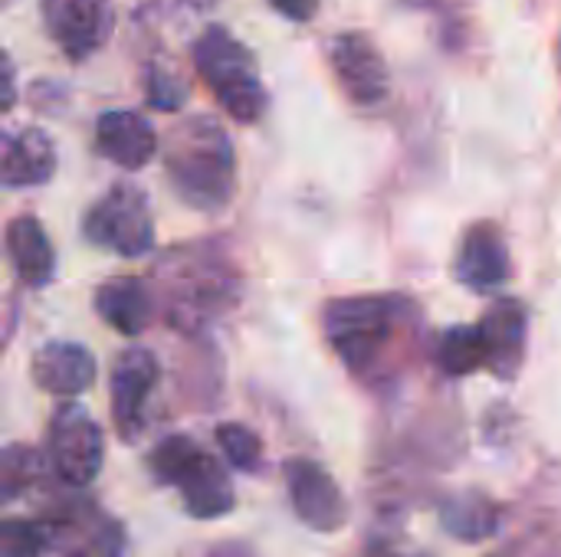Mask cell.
Wrapping results in <instances>:
<instances>
[{"mask_svg":"<svg viewBox=\"0 0 561 557\" xmlns=\"http://www.w3.org/2000/svg\"><path fill=\"white\" fill-rule=\"evenodd\" d=\"M56 171V148L39 128L0 131V184L3 187H39Z\"/></svg>","mask_w":561,"mask_h":557,"instance_id":"obj_10","label":"cell"},{"mask_svg":"<svg viewBox=\"0 0 561 557\" xmlns=\"http://www.w3.org/2000/svg\"><path fill=\"white\" fill-rule=\"evenodd\" d=\"M39 476V456L26 446H7L0 450V506L23 496V489L33 486Z\"/></svg>","mask_w":561,"mask_h":557,"instance_id":"obj_20","label":"cell"},{"mask_svg":"<svg viewBox=\"0 0 561 557\" xmlns=\"http://www.w3.org/2000/svg\"><path fill=\"white\" fill-rule=\"evenodd\" d=\"M329 62L345 95L358 105H378L388 95V66L365 33H339L329 43Z\"/></svg>","mask_w":561,"mask_h":557,"instance_id":"obj_7","label":"cell"},{"mask_svg":"<svg viewBox=\"0 0 561 557\" xmlns=\"http://www.w3.org/2000/svg\"><path fill=\"white\" fill-rule=\"evenodd\" d=\"M7 250L20 272V279L33 289L46 286L56 269V256L49 246V236L36 217H16L7 227Z\"/></svg>","mask_w":561,"mask_h":557,"instance_id":"obj_17","label":"cell"},{"mask_svg":"<svg viewBox=\"0 0 561 557\" xmlns=\"http://www.w3.org/2000/svg\"><path fill=\"white\" fill-rule=\"evenodd\" d=\"M394 328V305L381 295H348L325 309V338L335 355L352 368L365 371L375 364Z\"/></svg>","mask_w":561,"mask_h":557,"instance_id":"obj_3","label":"cell"},{"mask_svg":"<svg viewBox=\"0 0 561 557\" xmlns=\"http://www.w3.org/2000/svg\"><path fill=\"white\" fill-rule=\"evenodd\" d=\"M158 384V361L145 348H128L112 368V420L122 440H135L145 423V404Z\"/></svg>","mask_w":561,"mask_h":557,"instance_id":"obj_9","label":"cell"},{"mask_svg":"<svg viewBox=\"0 0 561 557\" xmlns=\"http://www.w3.org/2000/svg\"><path fill=\"white\" fill-rule=\"evenodd\" d=\"M16 102V79H13V62L0 49V115H7Z\"/></svg>","mask_w":561,"mask_h":557,"instance_id":"obj_25","label":"cell"},{"mask_svg":"<svg viewBox=\"0 0 561 557\" xmlns=\"http://www.w3.org/2000/svg\"><path fill=\"white\" fill-rule=\"evenodd\" d=\"M440 364L447 374H470L486 364L480 328H450L440 341Z\"/></svg>","mask_w":561,"mask_h":557,"instance_id":"obj_19","label":"cell"},{"mask_svg":"<svg viewBox=\"0 0 561 557\" xmlns=\"http://www.w3.org/2000/svg\"><path fill=\"white\" fill-rule=\"evenodd\" d=\"M46 552V535L23 519L0 522V557H39Z\"/></svg>","mask_w":561,"mask_h":557,"instance_id":"obj_22","label":"cell"},{"mask_svg":"<svg viewBox=\"0 0 561 557\" xmlns=\"http://www.w3.org/2000/svg\"><path fill=\"white\" fill-rule=\"evenodd\" d=\"M270 3H273V10H279L283 16H289L296 23L312 20L316 10H319V0H270Z\"/></svg>","mask_w":561,"mask_h":557,"instance_id":"obj_26","label":"cell"},{"mask_svg":"<svg viewBox=\"0 0 561 557\" xmlns=\"http://www.w3.org/2000/svg\"><path fill=\"white\" fill-rule=\"evenodd\" d=\"M46 23L69 59H85L112 36L115 7L112 0H46Z\"/></svg>","mask_w":561,"mask_h":557,"instance_id":"obj_6","label":"cell"},{"mask_svg":"<svg viewBox=\"0 0 561 557\" xmlns=\"http://www.w3.org/2000/svg\"><path fill=\"white\" fill-rule=\"evenodd\" d=\"M194 66L217 102L237 121H256L266 108V92L250 49L224 26H210L194 43Z\"/></svg>","mask_w":561,"mask_h":557,"instance_id":"obj_2","label":"cell"},{"mask_svg":"<svg viewBox=\"0 0 561 557\" xmlns=\"http://www.w3.org/2000/svg\"><path fill=\"white\" fill-rule=\"evenodd\" d=\"M33 381L46 394L76 397L95 381V358L85 345L76 341H49L33 355Z\"/></svg>","mask_w":561,"mask_h":557,"instance_id":"obj_11","label":"cell"},{"mask_svg":"<svg viewBox=\"0 0 561 557\" xmlns=\"http://www.w3.org/2000/svg\"><path fill=\"white\" fill-rule=\"evenodd\" d=\"M477 328L483 338L486 368L496 371L500 378L516 374L523 351H526V309L519 302L503 299L483 315V322Z\"/></svg>","mask_w":561,"mask_h":557,"instance_id":"obj_14","label":"cell"},{"mask_svg":"<svg viewBox=\"0 0 561 557\" xmlns=\"http://www.w3.org/2000/svg\"><path fill=\"white\" fill-rule=\"evenodd\" d=\"M217 446L224 450L227 463L237 466L240 473H256L263 460V443L260 437L243 427V423H220L217 427Z\"/></svg>","mask_w":561,"mask_h":557,"instance_id":"obj_21","label":"cell"},{"mask_svg":"<svg viewBox=\"0 0 561 557\" xmlns=\"http://www.w3.org/2000/svg\"><path fill=\"white\" fill-rule=\"evenodd\" d=\"M181 489V499L187 506V512L194 519H220L233 509L237 496H233V486H230V476L217 466L214 456H207L204 450H197L184 469L174 476V483Z\"/></svg>","mask_w":561,"mask_h":557,"instance_id":"obj_12","label":"cell"},{"mask_svg":"<svg viewBox=\"0 0 561 557\" xmlns=\"http://www.w3.org/2000/svg\"><path fill=\"white\" fill-rule=\"evenodd\" d=\"M95 138H99V151L128 171L145 167L158 151L154 128L138 112H128V108L105 112L95 125Z\"/></svg>","mask_w":561,"mask_h":557,"instance_id":"obj_13","label":"cell"},{"mask_svg":"<svg viewBox=\"0 0 561 557\" xmlns=\"http://www.w3.org/2000/svg\"><path fill=\"white\" fill-rule=\"evenodd\" d=\"M201 446L191 440V437H181V433H174V437H168V440H161L158 446H154V453H151V473L161 479V483H174V476L184 469V463L197 453Z\"/></svg>","mask_w":561,"mask_h":557,"instance_id":"obj_23","label":"cell"},{"mask_svg":"<svg viewBox=\"0 0 561 557\" xmlns=\"http://www.w3.org/2000/svg\"><path fill=\"white\" fill-rule=\"evenodd\" d=\"M148 98L154 108H164V112H174L184 98H187V85L171 76L168 69H151V82H148Z\"/></svg>","mask_w":561,"mask_h":557,"instance_id":"obj_24","label":"cell"},{"mask_svg":"<svg viewBox=\"0 0 561 557\" xmlns=\"http://www.w3.org/2000/svg\"><path fill=\"white\" fill-rule=\"evenodd\" d=\"M105 460V440L99 423L76 404L53 414L49 423V463L66 486H89Z\"/></svg>","mask_w":561,"mask_h":557,"instance_id":"obj_5","label":"cell"},{"mask_svg":"<svg viewBox=\"0 0 561 557\" xmlns=\"http://www.w3.org/2000/svg\"><path fill=\"white\" fill-rule=\"evenodd\" d=\"M95 312L105 325H112L118 335H141L151 322V292L141 279L131 276H118L99 286L95 292Z\"/></svg>","mask_w":561,"mask_h":557,"instance_id":"obj_16","label":"cell"},{"mask_svg":"<svg viewBox=\"0 0 561 557\" xmlns=\"http://www.w3.org/2000/svg\"><path fill=\"white\" fill-rule=\"evenodd\" d=\"M164 171L178 197L207 213L227 207L237 187L233 144L210 118H191L168 135Z\"/></svg>","mask_w":561,"mask_h":557,"instance_id":"obj_1","label":"cell"},{"mask_svg":"<svg viewBox=\"0 0 561 557\" xmlns=\"http://www.w3.org/2000/svg\"><path fill=\"white\" fill-rule=\"evenodd\" d=\"M457 279L477 292L500 289L510 279V250L493 227H477L467 233L457 256Z\"/></svg>","mask_w":561,"mask_h":557,"instance_id":"obj_15","label":"cell"},{"mask_svg":"<svg viewBox=\"0 0 561 557\" xmlns=\"http://www.w3.org/2000/svg\"><path fill=\"white\" fill-rule=\"evenodd\" d=\"M187 3H191V7H201V10H204V7H210V3H217V0H187Z\"/></svg>","mask_w":561,"mask_h":557,"instance_id":"obj_27","label":"cell"},{"mask_svg":"<svg viewBox=\"0 0 561 557\" xmlns=\"http://www.w3.org/2000/svg\"><path fill=\"white\" fill-rule=\"evenodd\" d=\"M286 486L302 525H309L312 532H339L345 525V499L322 466L309 460H293L286 466Z\"/></svg>","mask_w":561,"mask_h":557,"instance_id":"obj_8","label":"cell"},{"mask_svg":"<svg viewBox=\"0 0 561 557\" xmlns=\"http://www.w3.org/2000/svg\"><path fill=\"white\" fill-rule=\"evenodd\" d=\"M82 230L95 246L112 250L118 256H141L154 243L148 200L141 190L128 184H115L102 200H95L92 210L85 213Z\"/></svg>","mask_w":561,"mask_h":557,"instance_id":"obj_4","label":"cell"},{"mask_svg":"<svg viewBox=\"0 0 561 557\" xmlns=\"http://www.w3.org/2000/svg\"><path fill=\"white\" fill-rule=\"evenodd\" d=\"M444 525L463 542H483L496 532V509L486 499L467 496L444 506Z\"/></svg>","mask_w":561,"mask_h":557,"instance_id":"obj_18","label":"cell"}]
</instances>
